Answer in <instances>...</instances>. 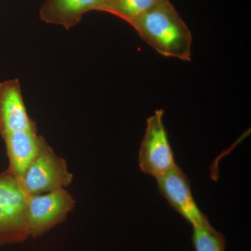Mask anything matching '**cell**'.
I'll return each mask as SVG.
<instances>
[{
  "label": "cell",
  "instance_id": "1",
  "mask_svg": "<svg viewBox=\"0 0 251 251\" xmlns=\"http://www.w3.org/2000/svg\"><path fill=\"white\" fill-rule=\"evenodd\" d=\"M140 37L165 57L191 60L192 35L170 0H164L132 23Z\"/></svg>",
  "mask_w": 251,
  "mask_h": 251
},
{
  "label": "cell",
  "instance_id": "2",
  "mask_svg": "<svg viewBox=\"0 0 251 251\" xmlns=\"http://www.w3.org/2000/svg\"><path fill=\"white\" fill-rule=\"evenodd\" d=\"M73 177L65 160L41 137L39 152L23 175L21 186L27 196L44 194L67 187Z\"/></svg>",
  "mask_w": 251,
  "mask_h": 251
},
{
  "label": "cell",
  "instance_id": "3",
  "mask_svg": "<svg viewBox=\"0 0 251 251\" xmlns=\"http://www.w3.org/2000/svg\"><path fill=\"white\" fill-rule=\"evenodd\" d=\"M27 195L9 171L0 176V244L24 242Z\"/></svg>",
  "mask_w": 251,
  "mask_h": 251
},
{
  "label": "cell",
  "instance_id": "4",
  "mask_svg": "<svg viewBox=\"0 0 251 251\" xmlns=\"http://www.w3.org/2000/svg\"><path fill=\"white\" fill-rule=\"evenodd\" d=\"M75 201L64 188L27 196L26 224L29 237L36 238L65 221Z\"/></svg>",
  "mask_w": 251,
  "mask_h": 251
},
{
  "label": "cell",
  "instance_id": "5",
  "mask_svg": "<svg viewBox=\"0 0 251 251\" xmlns=\"http://www.w3.org/2000/svg\"><path fill=\"white\" fill-rule=\"evenodd\" d=\"M158 110L147 120L146 130L139 151V166L145 174L158 177L176 166L163 117Z\"/></svg>",
  "mask_w": 251,
  "mask_h": 251
},
{
  "label": "cell",
  "instance_id": "6",
  "mask_svg": "<svg viewBox=\"0 0 251 251\" xmlns=\"http://www.w3.org/2000/svg\"><path fill=\"white\" fill-rule=\"evenodd\" d=\"M156 179L160 193L193 227L210 225L208 218L195 202L187 175L177 164Z\"/></svg>",
  "mask_w": 251,
  "mask_h": 251
},
{
  "label": "cell",
  "instance_id": "7",
  "mask_svg": "<svg viewBox=\"0 0 251 251\" xmlns=\"http://www.w3.org/2000/svg\"><path fill=\"white\" fill-rule=\"evenodd\" d=\"M37 129L28 115L18 79L0 82V133L1 136Z\"/></svg>",
  "mask_w": 251,
  "mask_h": 251
},
{
  "label": "cell",
  "instance_id": "8",
  "mask_svg": "<svg viewBox=\"0 0 251 251\" xmlns=\"http://www.w3.org/2000/svg\"><path fill=\"white\" fill-rule=\"evenodd\" d=\"M41 137L37 129L16 132L3 137L9 158V171L21 186L23 175L39 152Z\"/></svg>",
  "mask_w": 251,
  "mask_h": 251
},
{
  "label": "cell",
  "instance_id": "9",
  "mask_svg": "<svg viewBox=\"0 0 251 251\" xmlns=\"http://www.w3.org/2000/svg\"><path fill=\"white\" fill-rule=\"evenodd\" d=\"M102 0H45L41 5L40 18L49 24L66 29L76 25L84 15L94 11Z\"/></svg>",
  "mask_w": 251,
  "mask_h": 251
},
{
  "label": "cell",
  "instance_id": "10",
  "mask_svg": "<svg viewBox=\"0 0 251 251\" xmlns=\"http://www.w3.org/2000/svg\"><path fill=\"white\" fill-rule=\"evenodd\" d=\"M164 0H102L94 11L121 18L131 25L142 15Z\"/></svg>",
  "mask_w": 251,
  "mask_h": 251
},
{
  "label": "cell",
  "instance_id": "11",
  "mask_svg": "<svg viewBox=\"0 0 251 251\" xmlns=\"http://www.w3.org/2000/svg\"><path fill=\"white\" fill-rule=\"evenodd\" d=\"M193 245L196 251H225L226 239L210 225L193 227Z\"/></svg>",
  "mask_w": 251,
  "mask_h": 251
}]
</instances>
